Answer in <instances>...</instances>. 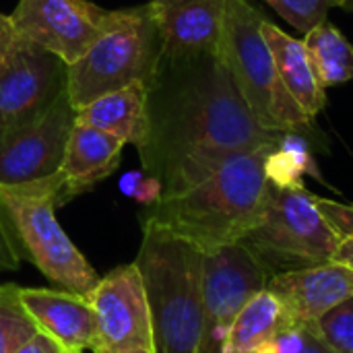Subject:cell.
Returning a JSON list of instances; mask_svg holds the SVG:
<instances>
[{
	"label": "cell",
	"instance_id": "14",
	"mask_svg": "<svg viewBox=\"0 0 353 353\" xmlns=\"http://www.w3.org/2000/svg\"><path fill=\"white\" fill-rule=\"evenodd\" d=\"M267 290L281 302L292 325L316 323L353 296V269L331 261L316 267L273 275Z\"/></svg>",
	"mask_w": 353,
	"mask_h": 353
},
{
	"label": "cell",
	"instance_id": "20",
	"mask_svg": "<svg viewBox=\"0 0 353 353\" xmlns=\"http://www.w3.org/2000/svg\"><path fill=\"white\" fill-rule=\"evenodd\" d=\"M302 41L306 46L312 72L323 89L353 79V46L333 23H319Z\"/></svg>",
	"mask_w": 353,
	"mask_h": 353
},
{
	"label": "cell",
	"instance_id": "13",
	"mask_svg": "<svg viewBox=\"0 0 353 353\" xmlns=\"http://www.w3.org/2000/svg\"><path fill=\"white\" fill-rule=\"evenodd\" d=\"M228 0H149L163 58L219 54Z\"/></svg>",
	"mask_w": 353,
	"mask_h": 353
},
{
	"label": "cell",
	"instance_id": "16",
	"mask_svg": "<svg viewBox=\"0 0 353 353\" xmlns=\"http://www.w3.org/2000/svg\"><path fill=\"white\" fill-rule=\"evenodd\" d=\"M21 300L39 331L54 337L64 350L95 352V316L87 296L68 290L21 288Z\"/></svg>",
	"mask_w": 353,
	"mask_h": 353
},
{
	"label": "cell",
	"instance_id": "1",
	"mask_svg": "<svg viewBox=\"0 0 353 353\" xmlns=\"http://www.w3.org/2000/svg\"><path fill=\"white\" fill-rule=\"evenodd\" d=\"M283 134L256 122L219 54L161 56L149 87V137L139 157L161 196H170L238 153L277 147Z\"/></svg>",
	"mask_w": 353,
	"mask_h": 353
},
{
	"label": "cell",
	"instance_id": "8",
	"mask_svg": "<svg viewBox=\"0 0 353 353\" xmlns=\"http://www.w3.org/2000/svg\"><path fill=\"white\" fill-rule=\"evenodd\" d=\"M269 275L242 244L221 246L203 259V319L196 353H223L244 304L267 288Z\"/></svg>",
	"mask_w": 353,
	"mask_h": 353
},
{
	"label": "cell",
	"instance_id": "32",
	"mask_svg": "<svg viewBox=\"0 0 353 353\" xmlns=\"http://www.w3.org/2000/svg\"><path fill=\"white\" fill-rule=\"evenodd\" d=\"M341 8H345V10H352L353 12V0H343Z\"/></svg>",
	"mask_w": 353,
	"mask_h": 353
},
{
	"label": "cell",
	"instance_id": "34",
	"mask_svg": "<svg viewBox=\"0 0 353 353\" xmlns=\"http://www.w3.org/2000/svg\"><path fill=\"white\" fill-rule=\"evenodd\" d=\"M60 353H83V352H74V350H62Z\"/></svg>",
	"mask_w": 353,
	"mask_h": 353
},
{
	"label": "cell",
	"instance_id": "18",
	"mask_svg": "<svg viewBox=\"0 0 353 353\" xmlns=\"http://www.w3.org/2000/svg\"><path fill=\"white\" fill-rule=\"evenodd\" d=\"M261 27H263L265 41L273 54L277 72H279L285 89L292 93V97L298 101V105L304 110V114L310 120H314L319 116V112L325 108L327 97H325V89L319 85V81L312 72L304 41L288 35L283 29H279L277 25H273L267 19L263 21Z\"/></svg>",
	"mask_w": 353,
	"mask_h": 353
},
{
	"label": "cell",
	"instance_id": "17",
	"mask_svg": "<svg viewBox=\"0 0 353 353\" xmlns=\"http://www.w3.org/2000/svg\"><path fill=\"white\" fill-rule=\"evenodd\" d=\"M74 116L77 122L99 128L139 151L149 137V87L132 83L103 93L74 110Z\"/></svg>",
	"mask_w": 353,
	"mask_h": 353
},
{
	"label": "cell",
	"instance_id": "29",
	"mask_svg": "<svg viewBox=\"0 0 353 353\" xmlns=\"http://www.w3.org/2000/svg\"><path fill=\"white\" fill-rule=\"evenodd\" d=\"M21 37L10 21V14H2L0 12V74L4 72V68L10 64L14 52L21 46Z\"/></svg>",
	"mask_w": 353,
	"mask_h": 353
},
{
	"label": "cell",
	"instance_id": "5",
	"mask_svg": "<svg viewBox=\"0 0 353 353\" xmlns=\"http://www.w3.org/2000/svg\"><path fill=\"white\" fill-rule=\"evenodd\" d=\"M62 174L0 186V213L8 221L17 244L27 259L56 285L74 294H89L97 281V271L70 242L56 219Z\"/></svg>",
	"mask_w": 353,
	"mask_h": 353
},
{
	"label": "cell",
	"instance_id": "23",
	"mask_svg": "<svg viewBox=\"0 0 353 353\" xmlns=\"http://www.w3.org/2000/svg\"><path fill=\"white\" fill-rule=\"evenodd\" d=\"M259 353H335L314 323L290 325L277 333Z\"/></svg>",
	"mask_w": 353,
	"mask_h": 353
},
{
	"label": "cell",
	"instance_id": "9",
	"mask_svg": "<svg viewBox=\"0 0 353 353\" xmlns=\"http://www.w3.org/2000/svg\"><path fill=\"white\" fill-rule=\"evenodd\" d=\"M114 10L89 0H19L10 21L23 41L77 62L112 25Z\"/></svg>",
	"mask_w": 353,
	"mask_h": 353
},
{
	"label": "cell",
	"instance_id": "12",
	"mask_svg": "<svg viewBox=\"0 0 353 353\" xmlns=\"http://www.w3.org/2000/svg\"><path fill=\"white\" fill-rule=\"evenodd\" d=\"M66 91V64L52 52L21 41L0 74V130L41 116Z\"/></svg>",
	"mask_w": 353,
	"mask_h": 353
},
{
	"label": "cell",
	"instance_id": "33",
	"mask_svg": "<svg viewBox=\"0 0 353 353\" xmlns=\"http://www.w3.org/2000/svg\"><path fill=\"white\" fill-rule=\"evenodd\" d=\"M126 353H155L153 350H132V352H126Z\"/></svg>",
	"mask_w": 353,
	"mask_h": 353
},
{
	"label": "cell",
	"instance_id": "4",
	"mask_svg": "<svg viewBox=\"0 0 353 353\" xmlns=\"http://www.w3.org/2000/svg\"><path fill=\"white\" fill-rule=\"evenodd\" d=\"M263 12L248 0H228L219 56L261 126L273 132H306L312 120L285 89L263 35Z\"/></svg>",
	"mask_w": 353,
	"mask_h": 353
},
{
	"label": "cell",
	"instance_id": "28",
	"mask_svg": "<svg viewBox=\"0 0 353 353\" xmlns=\"http://www.w3.org/2000/svg\"><path fill=\"white\" fill-rule=\"evenodd\" d=\"M19 265H21V250H19L17 238L8 221L0 213V273L17 271Z\"/></svg>",
	"mask_w": 353,
	"mask_h": 353
},
{
	"label": "cell",
	"instance_id": "26",
	"mask_svg": "<svg viewBox=\"0 0 353 353\" xmlns=\"http://www.w3.org/2000/svg\"><path fill=\"white\" fill-rule=\"evenodd\" d=\"M314 201L341 238H353V205H343L321 196H314Z\"/></svg>",
	"mask_w": 353,
	"mask_h": 353
},
{
	"label": "cell",
	"instance_id": "10",
	"mask_svg": "<svg viewBox=\"0 0 353 353\" xmlns=\"http://www.w3.org/2000/svg\"><path fill=\"white\" fill-rule=\"evenodd\" d=\"M85 296L95 316L97 345L93 353L153 350L149 304L134 263L112 269Z\"/></svg>",
	"mask_w": 353,
	"mask_h": 353
},
{
	"label": "cell",
	"instance_id": "15",
	"mask_svg": "<svg viewBox=\"0 0 353 353\" xmlns=\"http://www.w3.org/2000/svg\"><path fill=\"white\" fill-rule=\"evenodd\" d=\"M122 151L124 143L120 139L74 120L58 170L62 174L58 207L93 190L99 182L110 178L120 165Z\"/></svg>",
	"mask_w": 353,
	"mask_h": 353
},
{
	"label": "cell",
	"instance_id": "6",
	"mask_svg": "<svg viewBox=\"0 0 353 353\" xmlns=\"http://www.w3.org/2000/svg\"><path fill=\"white\" fill-rule=\"evenodd\" d=\"M161 60V37L149 2L114 10L112 25L66 66V93L74 110L132 83L151 87Z\"/></svg>",
	"mask_w": 353,
	"mask_h": 353
},
{
	"label": "cell",
	"instance_id": "21",
	"mask_svg": "<svg viewBox=\"0 0 353 353\" xmlns=\"http://www.w3.org/2000/svg\"><path fill=\"white\" fill-rule=\"evenodd\" d=\"M265 176L267 182L279 188L304 186V176L321 178L306 137L300 132H285L265 161Z\"/></svg>",
	"mask_w": 353,
	"mask_h": 353
},
{
	"label": "cell",
	"instance_id": "2",
	"mask_svg": "<svg viewBox=\"0 0 353 353\" xmlns=\"http://www.w3.org/2000/svg\"><path fill=\"white\" fill-rule=\"evenodd\" d=\"M273 149L230 157L194 186L145 205L141 221L155 223L203 252L240 242L263 217L269 186L265 161Z\"/></svg>",
	"mask_w": 353,
	"mask_h": 353
},
{
	"label": "cell",
	"instance_id": "31",
	"mask_svg": "<svg viewBox=\"0 0 353 353\" xmlns=\"http://www.w3.org/2000/svg\"><path fill=\"white\" fill-rule=\"evenodd\" d=\"M333 261L343 263V265H347V267H352L353 269V238H341L339 248H337Z\"/></svg>",
	"mask_w": 353,
	"mask_h": 353
},
{
	"label": "cell",
	"instance_id": "25",
	"mask_svg": "<svg viewBox=\"0 0 353 353\" xmlns=\"http://www.w3.org/2000/svg\"><path fill=\"white\" fill-rule=\"evenodd\" d=\"M314 325L333 352L353 353V296L323 314Z\"/></svg>",
	"mask_w": 353,
	"mask_h": 353
},
{
	"label": "cell",
	"instance_id": "19",
	"mask_svg": "<svg viewBox=\"0 0 353 353\" xmlns=\"http://www.w3.org/2000/svg\"><path fill=\"white\" fill-rule=\"evenodd\" d=\"M290 325L281 302L265 288L252 296L236 316L223 343V353H259Z\"/></svg>",
	"mask_w": 353,
	"mask_h": 353
},
{
	"label": "cell",
	"instance_id": "3",
	"mask_svg": "<svg viewBox=\"0 0 353 353\" xmlns=\"http://www.w3.org/2000/svg\"><path fill=\"white\" fill-rule=\"evenodd\" d=\"M203 259L192 242L143 221L137 269L143 279L155 353H196L203 319Z\"/></svg>",
	"mask_w": 353,
	"mask_h": 353
},
{
	"label": "cell",
	"instance_id": "24",
	"mask_svg": "<svg viewBox=\"0 0 353 353\" xmlns=\"http://www.w3.org/2000/svg\"><path fill=\"white\" fill-rule=\"evenodd\" d=\"M273 6L279 17H283L290 25H294L300 33L312 31L319 23L327 21L331 8L341 6L343 0H265Z\"/></svg>",
	"mask_w": 353,
	"mask_h": 353
},
{
	"label": "cell",
	"instance_id": "27",
	"mask_svg": "<svg viewBox=\"0 0 353 353\" xmlns=\"http://www.w3.org/2000/svg\"><path fill=\"white\" fill-rule=\"evenodd\" d=\"M124 190L128 194H132L134 199H139L145 205L155 203L161 196V186L155 178H151L149 174L141 172V174H128L122 182Z\"/></svg>",
	"mask_w": 353,
	"mask_h": 353
},
{
	"label": "cell",
	"instance_id": "22",
	"mask_svg": "<svg viewBox=\"0 0 353 353\" xmlns=\"http://www.w3.org/2000/svg\"><path fill=\"white\" fill-rule=\"evenodd\" d=\"M37 333V323L23 306L21 288L0 285V353H14Z\"/></svg>",
	"mask_w": 353,
	"mask_h": 353
},
{
	"label": "cell",
	"instance_id": "7",
	"mask_svg": "<svg viewBox=\"0 0 353 353\" xmlns=\"http://www.w3.org/2000/svg\"><path fill=\"white\" fill-rule=\"evenodd\" d=\"M269 277L331 263L341 236L304 186L269 182L261 221L240 240Z\"/></svg>",
	"mask_w": 353,
	"mask_h": 353
},
{
	"label": "cell",
	"instance_id": "11",
	"mask_svg": "<svg viewBox=\"0 0 353 353\" xmlns=\"http://www.w3.org/2000/svg\"><path fill=\"white\" fill-rule=\"evenodd\" d=\"M74 108L64 91L41 116L0 130V186L23 184L60 170L74 126Z\"/></svg>",
	"mask_w": 353,
	"mask_h": 353
},
{
	"label": "cell",
	"instance_id": "30",
	"mask_svg": "<svg viewBox=\"0 0 353 353\" xmlns=\"http://www.w3.org/2000/svg\"><path fill=\"white\" fill-rule=\"evenodd\" d=\"M64 350L54 337H50L48 333L39 331L37 335H33L25 345H21L14 353H60Z\"/></svg>",
	"mask_w": 353,
	"mask_h": 353
}]
</instances>
